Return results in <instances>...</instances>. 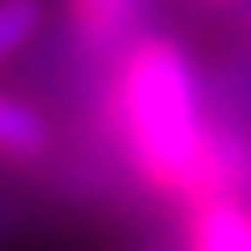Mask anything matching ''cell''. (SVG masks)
<instances>
[{
	"instance_id": "1",
	"label": "cell",
	"mask_w": 251,
	"mask_h": 251,
	"mask_svg": "<svg viewBox=\"0 0 251 251\" xmlns=\"http://www.w3.org/2000/svg\"><path fill=\"white\" fill-rule=\"evenodd\" d=\"M116 131L136 171L161 191H211L216 141L206 126L201 75L176 40H131L116 71Z\"/></svg>"
},
{
	"instance_id": "2",
	"label": "cell",
	"mask_w": 251,
	"mask_h": 251,
	"mask_svg": "<svg viewBox=\"0 0 251 251\" xmlns=\"http://www.w3.org/2000/svg\"><path fill=\"white\" fill-rule=\"evenodd\" d=\"M66 10L91 50H126L141 35L146 0H66Z\"/></svg>"
},
{
	"instance_id": "3",
	"label": "cell",
	"mask_w": 251,
	"mask_h": 251,
	"mask_svg": "<svg viewBox=\"0 0 251 251\" xmlns=\"http://www.w3.org/2000/svg\"><path fill=\"white\" fill-rule=\"evenodd\" d=\"M46 141H50V131L35 106H25L15 96H0V156H40Z\"/></svg>"
},
{
	"instance_id": "4",
	"label": "cell",
	"mask_w": 251,
	"mask_h": 251,
	"mask_svg": "<svg viewBox=\"0 0 251 251\" xmlns=\"http://www.w3.org/2000/svg\"><path fill=\"white\" fill-rule=\"evenodd\" d=\"M46 25V0H0V66L30 46Z\"/></svg>"
}]
</instances>
